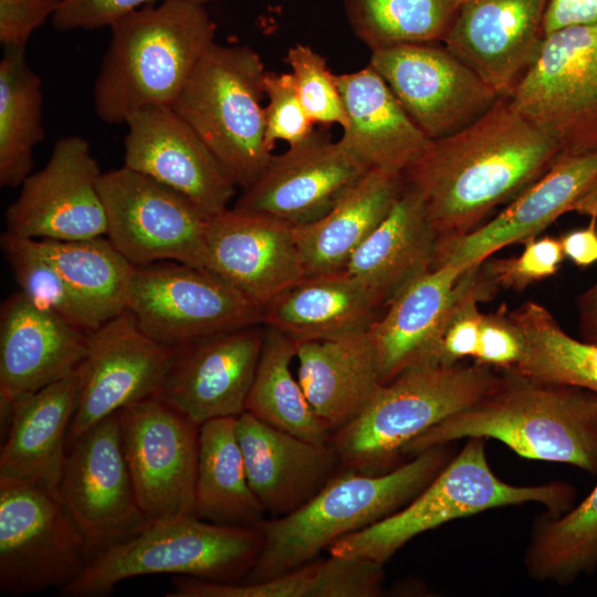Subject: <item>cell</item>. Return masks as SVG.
Returning <instances> with one entry per match:
<instances>
[{
  "mask_svg": "<svg viewBox=\"0 0 597 597\" xmlns=\"http://www.w3.org/2000/svg\"><path fill=\"white\" fill-rule=\"evenodd\" d=\"M501 370L473 363L420 365L381 384L363 411L329 439L343 469L385 473L429 428L485 396Z\"/></svg>",
  "mask_w": 597,
  "mask_h": 597,
  "instance_id": "5b68a950",
  "label": "cell"
},
{
  "mask_svg": "<svg viewBox=\"0 0 597 597\" xmlns=\"http://www.w3.org/2000/svg\"><path fill=\"white\" fill-rule=\"evenodd\" d=\"M261 545L258 527L197 515L155 520L135 536L95 554L81 577L60 593L104 596L122 580L153 574L234 583L250 570Z\"/></svg>",
  "mask_w": 597,
  "mask_h": 597,
  "instance_id": "52a82bcc",
  "label": "cell"
},
{
  "mask_svg": "<svg viewBox=\"0 0 597 597\" xmlns=\"http://www.w3.org/2000/svg\"><path fill=\"white\" fill-rule=\"evenodd\" d=\"M177 349L147 335L128 310L91 331L67 446L122 408L158 395Z\"/></svg>",
  "mask_w": 597,
  "mask_h": 597,
  "instance_id": "9a60e30c",
  "label": "cell"
},
{
  "mask_svg": "<svg viewBox=\"0 0 597 597\" xmlns=\"http://www.w3.org/2000/svg\"><path fill=\"white\" fill-rule=\"evenodd\" d=\"M531 578L569 585L597 568V484L564 514L540 515L524 557Z\"/></svg>",
  "mask_w": 597,
  "mask_h": 597,
  "instance_id": "f35d334b",
  "label": "cell"
},
{
  "mask_svg": "<svg viewBox=\"0 0 597 597\" xmlns=\"http://www.w3.org/2000/svg\"><path fill=\"white\" fill-rule=\"evenodd\" d=\"M296 343L264 325L262 348L247 397L245 411L302 439L328 443L331 432L315 415L291 370Z\"/></svg>",
  "mask_w": 597,
  "mask_h": 597,
  "instance_id": "d590c367",
  "label": "cell"
},
{
  "mask_svg": "<svg viewBox=\"0 0 597 597\" xmlns=\"http://www.w3.org/2000/svg\"><path fill=\"white\" fill-rule=\"evenodd\" d=\"M298 383L331 436L353 421L381 385L368 328L296 343Z\"/></svg>",
  "mask_w": 597,
  "mask_h": 597,
  "instance_id": "f1b7e54d",
  "label": "cell"
},
{
  "mask_svg": "<svg viewBox=\"0 0 597 597\" xmlns=\"http://www.w3.org/2000/svg\"><path fill=\"white\" fill-rule=\"evenodd\" d=\"M547 0H465L442 44L499 97H510L536 60Z\"/></svg>",
  "mask_w": 597,
  "mask_h": 597,
  "instance_id": "44dd1931",
  "label": "cell"
},
{
  "mask_svg": "<svg viewBox=\"0 0 597 597\" xmlns=\"http://www.w3.org/2000/svg\"><path fill=\"white\" fill-rule=\"evenodd\" d=\"M523 350V335L505 304L495 312L483 314L474 363L511 370L520 362Z\"/></svg>",
  "mask_w": 597,
  "mask_h": 597,
  "instance_id": "f6af8a7d",
  "label": "cell"
},
{
  "mask_svg": "<svg viewBox=\"0 0 597 597\" xmlns=\"http://www.w3.org/2000/svg\"><path fill=\"white\" fill-rule=\"evenodd\" d=\"M336 81L347 118L338 143L369 169L404 174L430 138L369 64Z\"/></svg>",
  "mask_w": 597,
  "mask_h": 597,
  "instance_id": "83f0119b",
  "label": "cell"
},
{
  "mask_svg": "<svg viewBox=\"0 0 597 597\" xmlns=\"http://www.w3.org/2000/svg\"><path fill=\"white\" fill-rule=\"evenodd\" d=\"M40 76L25 48H3L0 61V186L18 187L31 174L33 151L44 138Z\"/></svg>",
  "mask_w": 597,
  "mask_h": 597,
  "instance_id": "e575fe53",
  "label": "cell"
},
{
  "mask_svg": "<svg viewBox=\"0 0 597 597\" xmlns=\"http://www.w3.org/2000/svg\"><path fill=\"white\" fill-rule=\"evenodd\" d=\"M574 498L575 489L559 481L531 486L502 481L489 464L485 438L472 437L408 504L341 538L327 551L329 555L384 565L413 537L453 520L530 502L544 505L547 514L557 516L570 510Z\"/></svg>",
  "mask_w": 597,
  "mask_h": 597,
  "instance_id": "8992f818",
  "label": "cell"
},
{
  "mask_svg": "<svg viewBox=\"0 0 597 597\" xmlns=\"http://www.w3.org/2000/svg\"><path fill=\"white\" fill-rule=\"evenodd\" d=\"M381 311L373 293L341 270L304 276L264 307L263 325L300 343L366 329Z\"/></svg>",
  "mask_w": 597,
  "mask_h": 597,
  "instance_id": "1f68e13d",
  "label": "cell"
},
{
  "mask_svg": "<svg viewBox=\"0 0 597 597\" xmlns=\"http://www.w3.org/2000/svg\"><path fill=\"white\" fill-rule=\"evenodd\" d=\"M570 211L597 219V179L573 203Z\"/></svg>",
  "mask_w": 597,
  "mask_h": 597,
  "instance_id": "816d5d0a",
  "label": "cell"
},
{
  "mask_svg": "<svg viewBox=\"0 0 597 597\" xmlns=\"http://www.w3.org/2000/svg\"><path fill=\"white\" fill-rule=\"evenodd\" d=\"M509 98L562 156L597 149V22L545 36Z\"/></svg>",
  "mask_w": 597,
  "mask_h": 597,
  "instance_id": "8fae6325",
  "label": "cell"
},
{
  "mask_svg": "<svg viewBox=\"0 0 597 597\" xmlns=\"http://www.w3.org/2000/svg\"><path fill=\"white\" fill-rule=\"evenodd\" d=\"M125 123L124 166L181 193L207 217L228 209L238 186L170 106L140 108Z\"/></svg>",
  "mask_w": 597,
  "mask_h": 597,
  "instance_id": "ac0fdd59",
  "label": "cell"
},
{
  "mask_svg": "<svg viewBox=\"0 0 597 597\" xmlns=\"http://www.w3.org/2000/svg\"><path fill=\"white\" fill-rule=\"evenodd\" d=\"M404 187V174L370 168L325 214L293 226L305 276L344 270L389 213Z\"/></svg>",
  "mask_w": 597,
  "mask_h": 597,
  "instance_id": "4dcf8cb0",
  "label": "cell"
},
{
  "mask_svg": "<svg viewBox=\"0 0 597 597\" xmlns=\"http://www.w3.org/2000/svg\"><path fill=\"white\" fill-rule=\"evenodd\" d=\"M524 350L512 371L542 384L570 386L597 395V344L569 336L536 302L511 311Z\"/></svg>",
  "mask_w": 597,
  "mask_h": 597,
  "instance_id": "8d00e7d4",
  "label": "cell"
},
{
  "mask_svg": "<svg viewBox=\"0 0 597 597\" xmlns=\"http://www.w3.org/2000/svg\"><path fill=\"white\" fill-rule=\"evenodd\" d=\"M209 270L264 307L305 276L293 226L227 209L206 221Z\"/></svg>",
  "mask_w": 597,
  "mask_h": 597,
  "instance_id": "603a6c76",
  "label": "cell"
},
{
  "mask_svg": "<svg viewBox=\"0 0 597 597\" xmlns=\"http://www.w3.org/2000/svg\"><path fill=\"white\" fill-rule=\"evenodd\" d=\"M1 249L20 291L36 304L87 333L103 324L42 255L33 239L4 232Z\"/></svg>",
  "mask_w": 597,
  "mask_h": 597,
  "instance_id": "60d3db41",
  "label": "cell"
},
{
  "mask_svg": "<svg viewBox=\"0 0 597 597\" xmlns=\"http://www.w3.org/2000/svg\"><path fill=\"white\" fill-rule=\"evenodd\" d=\"M156 1L158 0H62L51 19L57 31L95 30L111 27L128 13ZM189 1L206 6L212 0Z\"/></svg>",
  "mask_w": 597,
  "mask_h": 597,
  "instance_id": "bcb514c9",
  "label": "cell"
},
{
  "mask_svg": "<svg viewBox=\"0 0 597 597\" xmlns=\"http://www.w3.org/2000/svg\"><path fill=\"white\" fill-rule=\"evenodd\" d=\"M597 179V149L561 156L492 220L457 237L438 238L432 269L452 264L467 271L496 251L536 238Z\"/></svg>",
  "mask_w": 597,
  "mask_h": 597,
  "instance_id": "7402d4cb",
  "label": "cell"
},
{
  "mask_svg": "<svg viewBox=\"0 0 597 597\" xmlns=\"http://www.w3.org/2000/svg\"><path fill=\"white\" fill-rule=\"evenodd\" d=\"M284 61L291 67L300 101L314 125L345 127L342 94L326 60L305 44L291 46Z\"/></svg>",
  "mask_w": 597,
  "mask_h": 597,
  "instance_id": "b9f144b4",
  "label": "cell"
},
{
  "mask_svg": "<svg viewBox=\"0 0 597 597\" xmlns=\"http://www.w3.org/2000/svg\"><path fill=\"white\" fill-rule=\"evenodd\" d=\"M109 29L92 91L95 113L107 124L125 123L144 107L171 106L217 32L205 4L189 0L147 4Z\"/></svg>",
  "mask_w": 597,
  "mask_h": 597,
  "instance_id": "3957f363",
  "label": "cell"
},
{
  "mask_svg": "<svg viewBox=\"0 0 597 597\" xmlns=\"http://www.w3.org/2000/svg\"><path fill=\"white\" fill-rule=\"evenodd\" d=\"M562 156L558 145L499 97L468 126L430 139L404 171L439 238L464 234L512 201Z\"/></svg>",
  "mask_w": 597,
  "mask_h": 597,
  "instance_id": "6da1fadb",
  "label": "cell"
},
{
  "mask_svg": "<svg viewBox=\"0 0 597 597\" xmlns=\"http://www.w3.org/2000/svg\"><path fill=\"white\" fill-rule=\"evenodd\" d=\"M56 492L84 537L90 559L149 524L124 458L117 413L70 446Z\"/></svg>",
  "mask_w": 597,
  "mask_h": 597,
  "instance_id": "5bb4252c",
  "label": "cell"
},
{
  "mask_svg": "<svg viewBox=\"0 0 597 597\" xmlns=\"http://www.w3.org/2000/svg\"><path fill=\"white\" fill-rule=\"evenodd\" d=\"M564 258L559 239L543 237L526 241L520 255L486 259L483 266L498 289L521 292L556 274Z\"/></svg>",
  "mask_w": 597,
  "mask_h": 597,
  "instance_id": "ee69618b",
  "label": "cell"
},
{
  "mask_svg": "<svg viewBox=\"0 0 597 597\" xmlns=\"http://www.w3.org/2000/svg\"><path fill=\"white\" fill-rule=\"evenodd\" d=\"M565 258L579 268L597 262V226L591 218L587 227L572 230L559 238Z\"/></svg>",
  "mask_w": 597,
  "mask_h": 597,
  "instance_id": "681fc988",
  "label": "cell"
},
{
  "mask_svg": "<svg viewBox=\"0 0 597 597\" xmlns=\"http://www.w3.org/2000/svg\"><path fill=\"white\" fill-rule=\"evenodd\" d=\"M88 333L21 291L7 297L0 310V405L74 373L86 355Z\"/></svg>",
  "mask_w": 597,
  "mask_h": 597,
  "instance_id": "cb8c5ba5",
  "label": "cell"
},
{
  "mask_svg": "<svg viewBox=\"0 0 597 597\" xmlns=\"http://www.w3.org/2000/svg\"><path fill=\"white\" fill-rule=\"evenodd\" d=\"M62 0H0V42L25 48L35 29L52 18Z\"/></svg>",
  "mask_w": 597,
  "mask_h": 597,
  "instance_id": "7dc6e473",
  "label": "cell"
},
{
  "mask_svg": "<svg viewBox=\"0 0 597 597\" xmlns=\"http://www.w3.org/2000/svg\"><path fill=\"white\" fill-rule=\"evenodd\" d=\"M265 72L253 49L214 42L170 106L243 190L273 157L265 144Z\"/></svg>",
  "mask_w": 597,
  "mask_h": 597,
  "instance_id": "ba28073f",
  "label": "cell"
},
{
  "mask_svg": "<svg viewBox=\"0 0 597 597\" xmlns=\"http://www.w3.org/2000/svg\"><path fill=\"white\" fill-rule=\"evenodd\" d=\"M250 488L271 519L305 504L339 464L331 443H315L277 429L248 411L235 419Z\"/></svg>",
  "mask_w": 597,
  "mask_h": 597,
  "instance_id": "d4e9b609",
  "label": "cell"
},
{
  "mask_svg": "<svg viewBox=\"0 0 597 597\" xmlns=\"http://www.w3.org/2000/svg\"><path fill=\"white\" fill-rule=\"evenodd\" d=\"M80 375L74 373L1 406L7 433L0 452V480L57 489L76 410Z\"/></svg>",
  "mask_w": 597,
  "mask_h": 597,
  "instance_id": "484cf974",
  "label": "cell"
},
{
  "mask_svg": "<svg viewBox=\"0 0 597 597\" xmlns=\"http://www.w3.org/2000/svg\"><path fill=\"white\" fill-rule=\"evenodd\" d=\"M458 1H459L460 3H462V2L465 1V0H458Z\"/></svg>",
  "mask_w": 597,
  "mask_h": 597,
  "instance_id": "f5cc1de1",
  "label": "cell"
},
{
  "mask_svg": "<svg viewBox=\"0 0 597 597\" xmlns=\"http://www.w3.org/2000/svg\"><path fill=\"white\" fill-rule=\"evenodd\" d=\"M438 238L420 193L405 181L389 213L344 270L373 293L384 311L410 282L432 269Z\"/></svg>",
  "mask_w": 597,
  "mask_h": 597,
  "instance_id": "f546056e",
  "label": "cell"
},
{
  "mask_svg": "<svg viewBox=\"0 0 597 597\" xmlns=\"http://www.w3.org/2000/svg\"><path fill=\"white\" fill-rule=\"evenodd\" d=\"M472 437L499 440L525 459L597 474V395L501 370L499 383L485 396L426 430L405 447L404 454Z\"/></svg>",
  "mask_w": 597,
  "mask_h": 597,
  "instance_id": "7a4b0ae2",
  "label": "cell"
},
{
  "mask_svg": "<svg viewBox=\"0 0 597 597\" xmlns=\"http://www.w3.org/2000/svg\"><path fill=\"white\" fill-rule=\"evenodd\" d=\"M448 444L415 454L385 473L343 469L305 504L264 520L259 555L241 582L258 583L317 558L341 538L397 512L416 498L451 459Z\"/></svg>",
  "mask_w": 597,
  "mask_h": 597,
  "instance_id": "277c9868",
  "label": "cell"
},
{
  "mask_svg": "<svg viewBox=\"0 0 597 597\" xmlns=\"http://www.w3.org/2000/svg\"><path fill=\"white\" fill-rule=\"evenodd\" d=\"M97 187L106 235L134 266L175 261L209 269V217L188 198L126 166L102 172Z\"/></svg>",
  "mask_w": 597,
  "mask_h": 597,
  "instance_id": "7c38bea8",
  "label": "cell"
},
{
  "mask_svg": "<svg viewBox=\"0 0 597 597\" xmlns=\"http://www.w3.org/2000/svg\"><path fill=\"white\" fill-rule=\"evenodd\" d=\"M597 22V0H547L542 32L543 36L575 25Z\"/></svg>",
  "mask_w": 597,
  "mask_h": 597,
  "instance_id": "c3c4849f",
  "label": "cell"
},
{
  "mask_svg": "<svg viewBox=\"0 0 597 597\" xmlns=\"http://www.w3.org/2000/svg\"><path fill=\"white\" fill-rule=\"evenodd\" d=\"M126 310L147 335L172 347L263 324L264 313L216 272L175 261L135 266Z\"/></svg>",
  "mask_w": 597,
  "mask_h": 597,
  "instance_id": "30bf717a",
  "label": "cell"
},
{
  "mask_svg": "<svg viewBox=\"0 0 597 597\" xmlns=\"http://www.w3.org/2000/svg\"><path fill=\"white\" fill-rule=\"evenodd\" d=\"M576 305L582 338L597 344V281L577 297Z\"/></svg>",
  "mask_w": 597,
  "mask_h": 597,
  "instance_id": "f907efd6",
  "label": "cell"
},
{
  "mask_svg": "<svg viewBox=\"0 0 597 597\" xmlns=\"http://www.w3.org/2000/svg\"><path fill=\"white\" fill-rule=\"evenodd\" d=\"M464 272L452 264L431 269L401 290L370 324L381 384L413 366L439 365L442 326Z\"/></svg>",
  "mask_w": 597,
  "mask_h": 597,
  "instance_id": "4316f807",
  "label": "cell"
},
{
  "mask_svg": "<svg viewBox=\"0 0 597 597\" xmlns=\"http://www.w3.org/2000/svg\"><path fill=\"white\" fill-rule=\"evenodd\" d=\"M369 65L430 139L475 121L499 98L470 67L438 43H409L371 52Z\"/></svg>",
  "mask_w": 597,
  "mask_h": 597,
  "instance_id": "2e32d148",
  "label": "cell"
},
{
  "mask_svg": "<svg viewBox=\"0 0 597 597\" xmlns=\"http://www.w3.org/2000/svg\"><path fill=\"white\" fill-rule=\"evenodd\" d=\"M266 105L265 144L272 151L277 140L296 146L314 133V124L307 116L296 91L291 72H269L263 80Z\"/></svg>",
  "mask_w": 597,
  "mask_h": 597,
  "instance_id": "7bdbcfd3",
  "label": "cell"
},
{
  "mask_svg": "<svg viewBox=\"0 0 597 597\" xmlns=\"http://www.w3.org/2000/svg\"><path fill=\"white\" fill-rule=\"evenodd\" d=\"M101 175L86 139L60 138L45 166L21 184L6 211L4 232L63 241L106 235V213L97 187Z\"/></svg>",
  "mask_w": 597,
  "mask_h": 597,
  "instance_id": "e0dca14e",
  "label": "cell"
},
{
  "mask_svg": "<svg viewBox=\"0 0 597 597\" xmlns=\"http://www.w3.org/2000/svg\"><path fill=\"white\" fill-rule=\"evenodd\" d=\"M384 565L329 555L268 580L218 583L190 576L172 578L167 597H376L383 591Z\"/></svg>",
  "mask_w": 597,
  "mask_h": 597,
  "instance_id": "d6a6232c",
  "label": "cell"
},
{
  "mask_svg": "<svg viewBox=\"0 0 597 597\" xmlns=\"http://www.w3.org/2000/svg\"><path fill=\"white\" fill-rule=\"evenodd\" d=\"M264 325L222 332L178 347L157 396L197 426L245 411Z\"/></svg>",
  "mask_w": 597,
  "mask_h": 597,
  "instance_id": "ffe728a7",
  "label": "cell"
},
{
  "mask_svg": "<svg viewBox=\"0 0 597 597\" xmlns=\"http://www.w3.org/2000/svg\"><path fill=\"white\" fill-rule=\"evenodd\" d=\"M116 413L124 458L146 516L196 515L199 426L157 395Z\"/></svg>",
  "mask_w": 597,
  "mask_h": 597,
  "instance_id": "4fadbf2b",
  "label": "cell"
},
{
  "mask_svg": "<svg viewBox=\"0 0 597 597\" xmlns=\"http://www.w3.org/2000/svg\"><path fill=\"white\" fill-rule=\"evenodd\" d=\"M368 169L338 140L315 132L305 142L273 155L233 208L292 226L307 223L325 214Z\"/></svg>",
  "mask_w": 597,
  "mask_h": 597,
  "instance_id": "d6986e66",
  "label": "cell"
},
{
  "mask_svg": "<svg viewBox=\"0 0 597 597\" xmlns=\"http://www.w3.org/2000/svg\"><path fill=\"white\" fill-rule=\"evenodd\" d=\"M235 419L217 418L199 427L196 515L220 524L258 527L265 512L248 481Z\"/></svg>",
  "mask_w": 597,
  "mask_h": 597,
  "instance_id": "836d02e7",
  "label": "cell"
},
{
  "mask_svg": "<svg viewBox=\"0 0 597 597\" xmlns=\"http://www.w3.org/2000/svg\"><path fill=\"white\" fill-rule=\"evenodd\" d=\"M33 240L42 255L102 323L126 310L135 266L108 238Z\"/></svg>",
  "mask_w": 597,
  "mask_h": 597,
  "instance_id": "74e56055",
  "label": "cell"
},
{
  "mask_svg": "<svg viewBox=\"0 0 597 597\" xmlns=\"http://www.w3.org/2000/svg\"><path fill=\"white\" fill-rule=\"evenodd\" d=\"M460 4L458 0H344L352 30L371 52L442 42Z\"/></svg>",
  "mask_w": 597,
  "mask_h": 597,
  "instance_id": "ab89813d",
  "label": "cell"
},
{
  "mask_svg": "<svg viewBox=\"0 0 597 597\" xmlns=\"http://www.w3.org/2000/svg\"><path fill=\"white\" fill-rule=\"evenodd\" d=\"M85 541L56 490L0 480V590L4 595L60 590L88 563Z\"/></svg>",
  "mask_w": 597,
  "mask_h": 597,
  "instance_id": "9c48e42d",
  "label": "cell"
}]
</instances>
